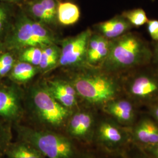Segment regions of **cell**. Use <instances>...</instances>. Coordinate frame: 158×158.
<instances>
[{"label":"cell","instance_id":"obj_14","mask_svg":"<svg viewBox=\"0 0 158 158\" xmlns=\"http://www.w3.org/2000/svg\"><path fill=\"white\" fill-rule=\"evenodd\" d=\"M97 33L108 40H113L126 34L134 27L125 18L117 15L95 26Z\"/></svg>","mask_w":158,"mask_h":158},{"label":"cell","instance_id":"obj_27","mask_svg":"<svg viewBox=\"0 0 158 158\" xmlns=\"http://www.w3.org/2000/svg\"><path fill=\"white\" fill-rule=\"evenodd\" d=\"M147 113L158 124V100L147 106Z\"/></svg>","mask_w":158,"mask_h":158},{"label":"cell","instance_id":"obj_18","mask_svg":"<svg viewBox=\"0 0 158 158\" xmlns=\"http://www.w3.org/2000/svg\"><path fill=\"white\" fill-rule=\"evenodd\" d=\"M36 73V66L28 63L20 61L12 69L11 76L15 81L25 83L32 79Z\"/></svg>","mask_w":158,"mask_h":158},{"label":"cell","instance_id":"obj_11","mask_svg":"<svg viewBox=\"0 0 158 158\" xmlns=\"http://www.w3.org/2000/svg\"><path fill=\"white\" fill-rule=\"evenodd\" d=\"M129 130L132 143L138 147L158 143V124L145 112H141Z\"/></svg>","mask_w":158,"mask_h":158},{"label":"cell","instance_id":"obj_17","mask_svg":"<svg viewBox=\"0 0 158 158\" xmlns=\"http://www.w3.org/2000/svg\"><path fill=\"white\" fill-rule=\"evenodd\" d=\"M80 12L78 6L72 2H60L57 5V18L63 25H71L79 21Z\"/></svg>","mask_w":158,"mask_h":158},{"label":"cell","instance_id":"obj_21","mask_svg":"<svg viewBox=\"0 0 158 158\" xmlns=\"http://www.w3.org/2000/svg\"><path fill=\"white\" fill-rule=\"evenodd\" d=\"M121 15L135 28H139L147 24L149 21L145 12L141 8L125 11Z\"/></svg>","mask_w":158,"mask_h":158},{"label":"cell","instance_id":"obj_25","mask_svg":"<svg viewBox=\"0 0 158 158\" xmlns=\"http://www.w3.org/2000/svg\"><path fill=\"white\" fill-rule=\"evenodd\" d=\"M98 148L97 152L91 153L87 156V158H126L124 153L110 152Z\"/></svg>","mask_w":158,"mask_h":158},{"label":"cell","instance_id":"obj_7","mask_svg":"<svg viewBox=\"0 0 158 158\" xmlns=\"http://www.w3.org/2000/svg\"><path fill=\"white\" fill-rule=\"evenodd\" d=\"M31 100L38 118L51 127H60L70 114L69 109L57 101L45 85L34 87L31 92Z\"/></svg>","mask_w":158,"mask_h":158},{"label":"cell","instance_id":"obj_5","mask_svg":"<svg viewBox=\"0 0 158 158\" xmlns=\"http://www.w3.org/2000/svg\"><path fill=\"white\" fill-rule=\"evenodd\" d=\"M54 35L44 23L36 22L26 15H21L17 21L8 40L10 48L16 50L29 47L44 48L55 45Z\"/></svg>","mask_w":158,"mask_h":158},{"label":"cell","instance_id":"obj_15","mask_svg":"<svg viewBox=\"0 0 158 158\" xmlns=\"http://www.w3.org/2000/svg\"><path fill=\"white\" fill-rule=\"evenodd\" d=\"M31 14L40 23L48 25L56 22L57 5L55 0H35L29 5Z\"/></svg>","mask_w":158,"mask_h":158},{"label":"cell","instance_id":"obj_3","mask_svg":"<svg viewBox=\"0 0 158 158\" xmlns=\"http://www.w3.org/2000/svg\"><path fill=\"white\" fill-rule=\"evenodd\" d=\"M123 93L140 107L158 100V67L153 63L121 76Z\"/></svg>","mask_w":158,"mask_h":158},{"label":"cell","instance_id":"obj_35","mask_svg":"<svg viewBox=\"0 0 158 158\" xmlns=\"http://www.w3.org/2000/svg\"><path fill=\"white\" fill-rule=\"evenodd\" d=\"M152 1H154V0H152Z\"/></svg>","mask_w":158,"mask_h":158},{"label":"cell","instance_id":"obj_31","mask_svg":"<svg viewBox=\"0 0 158 158\" xmlns=\"http://www.w3.org/2000/svg\"><path fill=\"white\" fill-rule=\"evenodd\" d=\"M3 145V139H2V136L1 134V132H0V149H1V148Z\"/></svg>","mask_w":158,"mask_h":158},{"label":"cell","instance_id":"obj_10","mask_svg":"<svg viewBox=\"0 0 158 158\" xmlns=\"http://www.w3.org/2000/svg\"><path fill=\"white\" fill-rule=\"evenodd\" d=\"M97 118L92 108L80 110L69 119L67 126L68 133L82 141L93 143Z\"/></svg>","mask_w":158,"mask_h":158},{"label":"cell","instance_id":"obj_30","mask_svg":"<svg viewBox=\"0 0 158 158\" xmlns=\"http://www.w3.org/2000/svg\"><path fill=\"white\" fill-rule=\"evenodd\" d=\"M6 17H7V15L6 12L0 14V32L2 31V29H4V27L5 26Z\"/></svg>","mask_w":158,"mask_h":158},{"label":"cell","instance_id":"obj_19","mask_svg":"<svg viewBox=\"0 0 158 158\" xmlns=\"http://www.w3.org/2000/svg\"><path fill=\"white\" fill-rule=\"evenodd\" d=\"M10 158H45L34 147L23 141L16 143L9 152Z\"/></svg>","mask_w":158,"mask_h":158},{"label":"cell","instance_id":"obj_26","mask_svg":"<svg viewBox=\"0 0 158 158\" xmlns=\"http://www.w3.org/2000/svg\"><path fill=\"white\" fill-rule=\"evenodd\" d=\"M148 34L154 42H158V20L149 19L147 23Z\"/></svg>","mask_w":158,"mask_h":158},{"label":"cell","instance_id":"obj_34","mask_svg":"<svg viewBox=\"0 0 158 158\" xmlns=\"http://www.w3.org/2000/svg\"><path fill=\"white\" fill-rule=\"evenodd\" d=\"M1 49H2V46L0 44V54H1Z\"/></svg>","mask_w":158,"mask_h":158},{"label":"cell","instance_id":"obj_29","mask_svg":"<svg viewBox=\"0 0 158 158\" xmlns=\"http://www.w3.org/2000/svg\"><path fill=\"white\" fill-rule=\"evenodd\" d=\"M152 63L158 67V42L152 43Z\"/></svg>","mask_w":158,"mask_h":158},{"label":"cell","instance_id":"obj_33","mask_svg":"<svg viewBox=\"0 0 158 158\" xmlns=\"http://www.w3.org/2000/svg\"><path fill=\"white\" fill-rule=\"evenodd\" d=\"M6 12L5 9H4V8H2V6H0V14H2V13H3V12Z\"/></svg>","mask_w":158,"mask_h":158},{"label":"cell","instance_id":"obj_6","mask_svg":"<svg viewBox=\"0 0 158 158\" xmlns=\"http://www.w3.org/2000/svg\"><path fill=\"white\" fill-rule=\"evenodd\" d=\"M105 115L97 118L93 143L108 152L123 153L132 143L130 130Z\"/></svg>","mask_w":158,"mask_h":158},{"label":"cell","instance_id":"obj_13","mask_svg":"<svg viewBox=\"0 0 158 158\" xmlns=\"http://www.w3.org/2000/svg\"><path fill=\"white\" fill-rule=\"evenodd\" d=\"M45 85L52 96L64 107L69 109L77 104V94L72 84L55 80L49 81Z\"/></svg>","mask_w":158,"mask_h":158},{"label":"cell","instance_id":"obj_16","mask_svg":"<svg viewBox=\"0 0 158 158\" xmlns=\"http://www.w3.org/2000/svg\"><path fill=\"white\" fill-rule=\"evenodd\" d=\"M21 113L20 100L17 93L11 89L0 88V116L15 118Z\"/></svg>","mask_w":158,"mask_h":158},{"label":"cell","instance_id":"obj_9","mask_svg":"<svg viewBox=\"0 0 158 158\" xmlns=\"http://www.w3.org/2000/svg\"><path fill=\"white\" fill-rule=\"evenodd\" d=\"M92 34L90 29H87L77 35L65 40L63 42L58 66L85 64L88 42Z\"/></svg>","mask_w":158,"mask_h":158},{"label":"cell","instance_id":"obj_20","mask_svg":"<svg viewBox=\"0 0 158 158\" xmlns=\"http://www.w3.org/2000/svg\"><path fill=\"white\" fill-rule=\"evenodd\" d=\"M60 51L55 45L49 46L42 48V54L40 68L42 70L54 68L56 64L60 57Z\"/></svg>","mask_w":158,"mask_h":158},{"label":"cell","instance_id":"obj_22","mask_svg":"<svg viewBox=\"0 0 158 158\" xmlns=\"http://www.w3.org/2000/svg\"><path fill=\"white\" fill-rule=\"evenodd\" d=\"M42 54V48L40 47H29L22 51L19 60L28 63L35 66H40Z\"/></svg>","mask_w":158,"mask_h":158},{"label":"cell","instance_id":"obj_1","mask_svg":"<svg viewBox=\"0 0 158 158\" xmlns=\"http://www.w3.org/2000/svg\"><path fill=\"white\" fill-rule=\"evenodd\" d=\"M152 60V45L141 35L130 31L111 40L108 55L100 68L121 76L151 63Z\"/></svg>","mask_w":158,"mask_h":158},{"label":"cell","instance_id":"obj_12","mask_svg":"<svg viewBox=\"0 0 158 158\" xmlns=\"http://www.w3.org/2000/svg\"><path fill=\"white\" fill-rule=\"evenodd\" d=\"M110 44L111 40L98 33H93L88 42L85 64L90 67L100 68L108 55Z\"/></svg>","mask_w":158,"mask_h":158},{"label":"cell","instance_id":"obj_32","mask_svg":"<svg viewBox=\"0 0 158 158\" xmlns=\"http://www.w3.org/2000/svg\"><path fill=\"white\" fill-rule=\"evenodd\" d=\"M0 1H10V2H18L21 1V0H0Z\"/></svg>","mask_w":158,"mask_h":158},{"label":"cell","instance_id":"obj_23","mask_svg":"<svg viewBox=\"0 0 158 158\" xmlns=\"http://www.w3.org/2000/svg\"><path fill=\"white\" fill-rule=\"evenodd\" d=\"M14 59L10 53L0 55V77L6 76L14 67Z\"/></svg>","mask_w":158,"mask_h":158},{"label":"cell","instance_id":"obj_2","mask_svg":"<svg viewBox=\"0 0 158 158\" xmlns=\"http://www.w3.org/2000/svg\"><path fill=\"white\" fill-rule=\"evenodd\" d=\"M88 67L89 69L77 75L72 83L77 95L87 105L102 108L108 102L124 95L121 76L101 68Z\"/></svg>","mask_w":158,"mask_h":158},{"label":"cell","instance_id":"obj_8","mask_svg":"<svg viewBox=\"0 0 158 158\" xmlns=\"http://www.w3.org/2000/svg\"><path fill=\"white\" fill-rule=\"evenodd\" d=\"M140 108L135 102L124 94L108 102L102 110L105 114L119 124L130 129L141 113Z\"/></svg>","mask_w":158,"mask_h":158},{"label":"cell","instance_id":"obj_24","mask_svg":"<svg viewBox=\"0 0 158 158\" xmlns=\"http://www.w3.org/2000/svg\"><path fill=\"white\" fill-rule=\"evenodd\" d=\"M124 155L126 158H152L141 148L132 143L126 149Z\"/></svg>","mask_w":158,"mask_h":158},{"label":"cell","instance_id":"obj_4","mask_svg":"<svg viewBox=\"0 0 158 158\" xmlns=\"http://www.w3.org/2000/svg\"><path fill=\"white\" fill-rule=\"evenodd\" d=\"M23 141L28 143L46 158H73L76 151L72 143L64 136L50 131L27 127L19 128Z\"/></svg>","mask_w":158,"mask_h":158},{"label":"cell","instance_id":"obj_28","mask_svg":"<svg viewBox=\"0 0 158 158\" xmlns=\"http://www.w3.org/2000/svg\"><path fill=\"white\" fill-rule=\"evenodd\" d=\"M140 148L152 158H158V143Z\"/></svg>","mask_w":158,"mask_h":158}]
</instances>
